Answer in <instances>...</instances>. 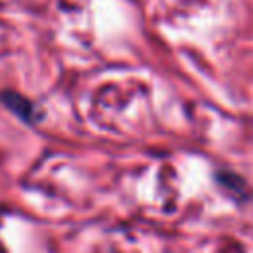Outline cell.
<instances>
[{
    "mask_svg": "<svg viewBox=\"0 0 253 253\" xmlns=\"http://www.w3.org/2000/svg\"><path fill=\"white\" fill-rule=\"evenodd\" d=\"M0 99H2V103H4L14 115H18L20 119H24V121H30V119H32V115H34V105H32L24 95H20V93H16V91H4V93L0 95Z\"/></svg>",
    "mask_w": 253,
    "mask_h": 253,
    "instance_id": "cell-1",
    "label": "cell"
}]
</instances>
